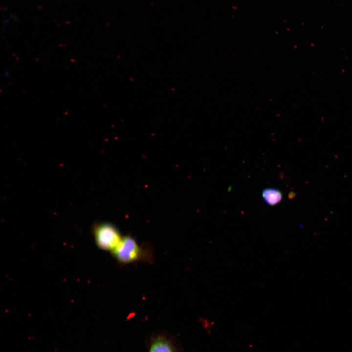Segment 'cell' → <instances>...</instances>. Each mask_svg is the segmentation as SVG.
I'll list each match as a JSON object with an SVG mask.
<instances>
[{
	"label": "cell",
	"instance_id": "obj_1",
	"mask_svg": "<svg viewBox=\"0 0 352 352\" xmlns=\"http://www.w3.org/2000/svg\"><path fill=\"white\" fill-rule=\"evenodd\" d=\"M111 254L117 262L122 264L140 262L152 263L154 260L153 250L149 246L140 244L130 235L123 236Z\"/></svg>",
	"mask_w": 352,
	"mask_h": 352
},
{
	"label": "cell",
	"instance_id": "obj_2",
	"mask_svg": "<svg viewBox=\"0 0 352 352\" xmlns=\"http://www.w3.org/2000/svg\"><path fill=\"white\" fill-rule=\"evenodd\" d=\"M93 235L97 246L102 250L111 252L120 242L123 236L117 227L108 222L95 224Z\"/></svg>",
	"mask_w": 352,
	"mask_h": 352
},
{
	"label": "cell",
	"instance_id": "obj_3",
	"mask_svg": "<svg viewBox=\"0 0 352 352\" xmlns=\"http://www.w3.org/2000/svg\"><path fill=\"white\" fill-rule=\"evenodd\" d=\"M148 352H183L179 341L165 330L151 333L147 340Z\"/></svg>",
	"mask_w": 352,
	"mask_h": 352
},
{
	"label": "cell",
	"instance_id": "obj_4",
	"mask_svg": "<svg viewBox=\"0 0 352 352\" xmlns=\"http://www.w3.org/2000/svg\"><path fill=\"white\" fill-rule=\"evenodd\" d=\"M262 197L264 201L270 206L279 203L282 199V192L275 188H267L262 191Z\"/></svg>",
	"mask_w": 352,
	"mask_h": 352
}]
</instances>
